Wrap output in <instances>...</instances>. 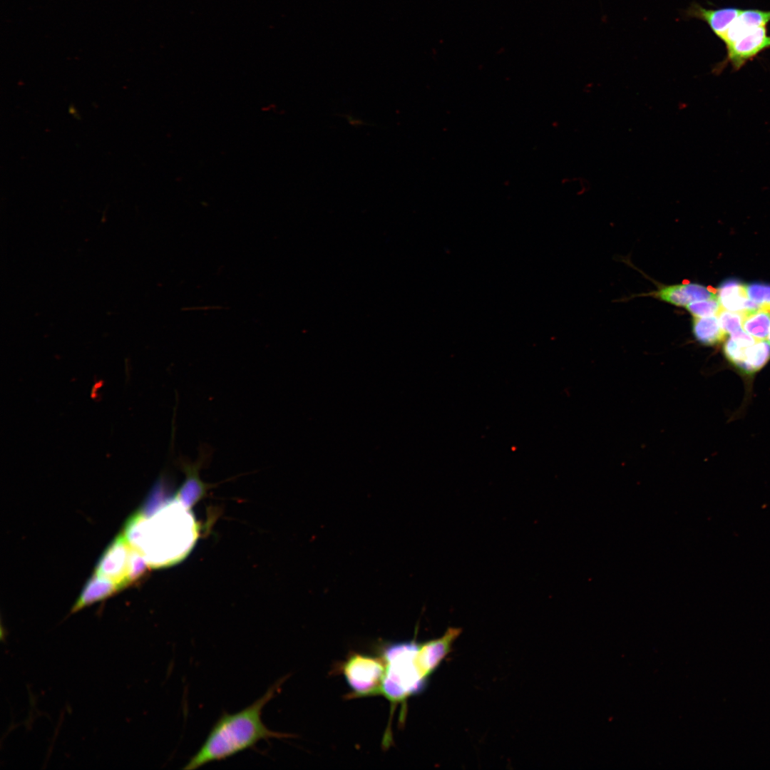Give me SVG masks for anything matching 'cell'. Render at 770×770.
<instances>
[{
	"mask_svg": "<svg viewBox=\"0 0 770 770\" xmlns=\"http://www.w3.org/2000/svg\"><path fill=\"white\" fill-rule=\"evenodd\" d=\"M286 679L284 677L276 681L260 697L240 711L222 713L183 769H196L227 759L255 747L262 741L290 737L289 734L269 729L262 719L263 709L275 697Z\"/></svg>",
	"mask_w": 770,
	"mask_h": 770,
	"instance_id": "6da1fadb",
	"label": "cell"
},
{
	"mask_svg": "<svg viewBox=\"0 0 770 770\" xmlns=\"http://www.w3.org/2000/svg\"><path fill=\"white\" fill-rule=\"evenodd\" d=\"M173 503L157 513L150 520H145L142 514L133 516L125 529V535L143 534L130 540L129 543L143 539L141 553L152 566H163L178 562L183 558L197 537V529L192 515L183 504ZM127 539V538H126Z\"/></svg>",
	"mask_w": 770,
	"mask_h": 770,
	"instance_id": "7a4b0ae2",
	"label": "cell"
},
{
	"mask_svg": "<svg viewBox=\"0 0 770 770\" xmlns=\"http://www.w3.org/2000/svg\"><path fill=\"white\" fill-rule=\"evenodd\" d=\"M419 645L415 640L404 641L387 645L383 649L385 674L381 695L391 707L404 704L409 697L421 692L426 687L428 679L416 662Z\"/></svg>",
	"mask_w": 770,
	"mask_h": 770,
	"instance_id": "3957f363",
	"label": "cell"
},
{
	"mask_svg": "<svg viewBox=\"0 0 770 770\" xmlns=\"http://www.w3.org/2000/svg\"><path fill=\"white\" fill-rule=\"evenodd\" d=\"M342 672L352 697L381 694L385 674V662L381 657L353 653L342 664Z\"/></svg>",
	"mask_w": 770,
	"mask_h": 770,
	"instance_id": "277c9868",
	"label": "cell"
},
{
	"mask_svg": "<svg viewBox=\"0 0 770 770\" xmlns=\"http://www.w3.org/2000/svg\"><path fill=\"white\" fill-rule=\"evenodd\" d=\"M727 55L714 68L717 73L727 64L734 71L741 68L748 61L770 48V35L766 26L751 29L726 45Z\"/></svg>",
	"mask_w": 770,
	"mask_h": 770,
	"instance_id": "5b68a950",
	"label": "cell"
},
{
	"mask_svg": "<svg viewBox=\"0 0 770 770\" xmlns=\"http://www.w3.org/2000/svg\"><path fill=\"white\" fill-rule=\"evenodd\" d=\"M131 547L123 534L118 535L102 555L95 573L116 582L121 588L125 587Z\"/></svg>",
	"mask_w": 770,
	"mask_h": 770,
	"instance_id": "8992f818",
	"label": "cell"
},
{
	"mask_svg": "<svg viewBox=\"0 0 770 770\" xmlns=\"http://www.w3.org/2000/svg\"><path fill=\"white\" fill-rule=\"evenodd\" d=\"M461 632V628L450 627L441 637L419 643L416 662L425 678L428 679L429 676L451 652L452 645Z\"/></svg>",
	"mask_w": 770,
	"mask_h": 770,
	"instance_id": "52a82bcc",
	"label": "cell"
},
{
	"mask_svg": "<svg viewBox=\"0 0 770 770\" xmlns=\"http://www.w3.org/2000/svg\"><path fill=\"white\" fill-rule=\"evenodd\" d=\"M741 9L736 7L707 9L697 2H692L685 10L684 16L704 21L722 41L727 31L739 15Z\"/></svg>",
	"mask_w": 770,
	"mask_h": 770,
	"instance_id": "ba28073f",
	"label": "cell"
},
{
	"mask_svg": "<svg viewBox=\"0 0 770 770\" xmlns=\"http://www.w3.org/2000/svg\"><path fill=\"white\" fill-rule=\"evenodd\" d=\"M717 292L722 307L728 311L743 313L761 308L748 297L746 285L738 279H729L724 281Z\"/></svg>",
	"mask_w": 770,
	"mask_h": 770,
	"instance_id": "9c48e42d",
	"label": "cell"
},
{
	"mask_svg": "<svg viewBox=\"0 0 770 770\" xmlns=\"http://www.w3.org/2000/svg\"><path fill=\"white\" fill-rule=\"evenodd\" d=\"M120 588L116 582L94 573L86 584L71 612L74 613L94 602L106 599Z\"/></svg>",
	"mask_w": 770,
	"mask_h": 770,
	"instance_id": "30bf717a",
	"label": "cell"
},
{
	"mask_svg": "<svg viewBox=\"0 0 770 770\" xmlns=\"http://www.w3.org/2000/svg\"><path fill=\"white\" fill-rule=\"evenodd\" d=\"M769 22L770 11L756 9H741L736 19L729 28L722 41L726 46L746 31L755 28L766 26Z\"/></svg>",
	"mask_w": 770,
	"mask_h": 770,
	"instance_id": "8fae6325",
	"label": "cell"
},
{
	"mask_svg": "<svg viewBox=\"0 0 770 770\" xmlns=\"http://www.w3.org/2000/svg\"><path fill=\"white\" fill-rule=\"evenodd\" d=\"M770 359V344L764 340H756L753 344L744 346L736 366L746 373L761 369Z\"/></svg>",
	"mask_w": 770,
	"mask_h": 770,
	"instance_id": "7c38bea8",
	"label": "cell"
},
{
	"mask_svg": "<svg viewBox=\"0 0 770 770\" xmlns=\"http://www.w3.org/2000/svg\"><path fill=\"white\" fill-rule=\"evenodd\" d=\"M692 332L697 342L707 346L723 342L727 335L715 316L694 317Z\"/></svg>",
	"mask_w": 770,
	"mask_h": 770,
	"instance_id": "4fadbf2b",
	"label": "cell"
},
{
	"mask_svg": "<svg viewBox=\"0 0 770 770\" xmlns=\"http://www.w3.org/2000/svg\"><path fill=\"white\" fill-rule=\"evenodd\" d=\"M742 327L757 340L767 338L770 329V312L763 308L744 312Z\"/></svg>",
	"mask_w": 770,
	"mask_h": 770,
	"instance_id": "5bb4252c",
	"label": "cell"
},
{
	"mask_svg": "<svg viewBox=\"0 0 770 770\" xmlns=\"http://www.w3.org/2000/svg\"><path fill=\"white\" fill-rule=\"evenodd\" d=\"M148 568V563L143 555L140 551L132 546L125 577L126 586L140 579Z\"/></svg>",
	"mask_w": 770,
	"mask_h": 770,
	"instance_id": "9a60e30c",
	"label": "cell"
},
{
	"mask_svg": "<svg viewBox=\"0 0 770 770\" xmlns=\"http://www.w3.org/2000/svg\"><path fill=\"white\" fill-rule=\"evenodd\" d=\"M655 296L676 306L686 307L690 303L684 284L664 286L655 293Z\"/></svg>",
	"mask_w": 770,
	"mask_h": 770,
	"instance_id": "2e32d148",
	"label": "cell"
},
{
	"mask_svg": "<svg viewBox=\"0 0 770 770\" xmlns=\"http://www.w3.org/2000/svg\"><path fill=\"white\" fill-rule=\"evenodd\" d=\"M686 309L694 317H703L717 314L722 307L717 297H716L709 299L690 302L686 306Z\"/></svg>",
	"mask_w": 770,
	"mask_h": 770,
	"instance_id": "e0dca14e",
	"label": "cell"
},
{
	"mask_svg": "<svg viewBox=\"0 0 770 770\" xmlns=\"http://www.w3.org/2000/svg\"><path fill=\"white\" fill-rule=\"evenodd\" d=\"M746 290L751 300L770 312V284L752 282L746 285Z\"/></svg>",
	"mask_w": 770,
	"mask_h": 770,
	"instance_id": "ac0fdd59",
	"label": "cell"
},
{
	"mask_svg": "<svg viewBox=\"0 0 770 770\" xmlns=\"http://www.w3.org/2000/svg\"><path fill=\"white\" fill-rule=\"evenodd\" d=\"M719 324L726 333L731 335L741 330L744 312H735L722 309L717 314Z\"/></svg>",
	"mask_w": 770,
	"mask_h": 770,
	"instance_id": "d6986e66",
	"label": "cell"
},
{
	"mask_svg": "<svg viewBox=\"0 0 770 770\" xmlns=\"http://www.w3.org/2000/svg\"><path fill=\"white\" fill-rule=\"evenodd\" d=\"M767 341H768L769 344H770V329H769V335L767 337Z\"/></svg>",
	"mask_w": 770,
	"mask_h": 770,
	"instance_id": "ffe728a7",
	"label": "cell"
}]
</instances>
